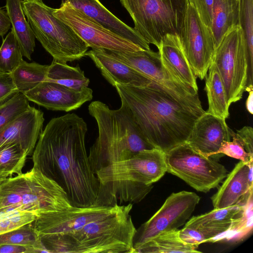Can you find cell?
Returning <instances> with one entry per match:
<instances>
[{"mask_svg": "<svg viewBox=\"0 0 253 253\" xmlns=\"http://www.w3.org/2000/svg\"><path fill=\"white\" fill-rule=\"evenodd\" d=\"M206 77L205 90L208 102L206 112L226 120L229 108L224 86L215 63L212 61Z\"/></svg>", "mask_w": 253, "mask_h": 253, "instance_id": "26", "label": "cell"}, {"mask_svg": "<svg viewBox=\"0 0 253 253\" xmlns=\"http://www.w3.org/2000/svg\"><path fill=\"white\" fill-rule=\"evenodd\" d=\"M103 50L178 96L192 102H201L198 92L178 81L163 63L159 51L151 49L135 52Z\"/></svg>", "mask_w": 253, "mask_h": 253, "instance_id": "14", "label": "cell"}, {"mask_svg": "<svg viewBox=\"0 0 253 253\" xmlns=\"http://www.w3.org/2000/svg\"><path fill=\"white\" fill-rule=\"evenodd\" d=\"M200 197L193 192L172 193L161 208L136 230L133 239L135 250L159 234L176 230L185 224L199 203Z\"/></svg>", "mask_w": 253, "mask_h": 253, "instance_id": "12", "label": "cell"}, {"mask_svg": "<svg viewBox=\"0 0 253 253\" xmlns=\"http://www.w3.org/2000/svg\"><path fill=\"white\" fill-rule=\"evenodd\" d=\"M88 110L98 129V137L88 155L95 174L103 167L154 148L145 139L124 103L119 109L113 110L106 104L95 101L89 104Z\"/></svg>", "mask_w": 253, "mask_h": 253, "instance_id": "4", "label": "cell"}, {"mask_svg": "<svg viewBox=\"0 0 253 253\" xmlns=\"http://www.w3.org/2000/svg\"><path fill=\"white\" fill-rule=\"evenodd\" d=\"M10 73H0V105L9 100L18 93Z\"/></svg>", "mask_w": 253, "mask_h": 253, "instance_id": "37", "label": "cell"}, {"mask_svg": "<svg viewBox=\"0 0 253 253\" xmlns=\"http://www.w3.org/2000/svg\"><path fill=\"white\" fill-rule=\"evenodd\" d=\"M129 203L115 213L90 222L79 230L65 234L72 253H135L136 232Z\"/></svg>", "mask_w": 253, "mask_h": 253, "instance_id": "6", "label": "cell"}, {"mask_svg": "<svg viewBox=\"0 0 253 253\" xmlns=\"http://www.w3.org/2000/svg\"><path fill=\"white\" fill-rule=\"evenodd\" d=\"M114 87L145 139L165 153L185 142L205 112L201 103L181 98L153 81L147 86Z\"/></svg>", "mask_w": 253, "mask_h": 253, "instance_id": "2", "label": "cell"}, {"mask_svg": "<svg viewBox=\"0 0 253 253\" xmlns=\"http://www.w3.org/2000/svg\"><path fill=\"white\" fill-rule=\"evenodd\" d=\"M179 233L183 242L196 248L202 243L209 242L208 238L203 233L193 228L184 226L179 230Z\"/></svg>", "mask_w": 253, "mask_h": 253, "instance_id": "39", "label": "cell"}, {"mask_svg": "<svg viewBox=\"0 0 253 253\" xmlns=\"http://www.w3.org/2000/svg\"><path fill=\"white\" fill-rule=\"evenodd\" d=\"M230 131L225 119L205 111L196 120L186 142L206 157H211L217 155L224 141L231 140Z\"/></svg>", "mask_w": 253, "mask_h": 253, "instance_id": "17", "label": "cell"}, {"mask_svg": "<svg viewBox=\"0 0 253 253\" xmlns=\"http://www.w3.org/2000/svg\"><path fill=\"white\" fill-rule=\"evenodd\" d=\"M84 119L74 113L52 118L39 135L33 167L56 182L72 206H94L100 183L89 164Z\"/></svg>", "mask_w": 253, "mask_h": 253, "instance_id": "1", "label": "cell"}, {"mask_svg": "<svg viewBox=\"0 0 253 253\" xmlns=\"http://www.w3.org/2000/svg\"><path fill=\"white\" fill-rule=\"evenodd\" d=\"M4 245H17L33 247L32 253H49L42 242L40 235L34 228L33 223L0 234V246Z\"/></svg>", "mask_w": 253, "mask_h": 253, "instance_id": "32", "label": "cell"}, {"mask_svg": "<svg viewBox=\"0 0 253 253\" xmlns=\"http://www.w3.org/2000/svg\"><path fill=\"white\" fill-rule=\"evenodd\" d=\"M92 92L88 87L77 90L44 81L23 93L29 101L48 110L69 112L90 101Z\"/></svg>", "mask_w": 253, "mask_h": 253, "instance_id": "16", "label": "cell"}, {"mask_svg": "<svg viewBox=\"0 0 253 253\" xmlns=\"http://www.w3.org/2000/svg\"><path fill=\"white\" fill-rule=\"evenodd\" d=\"M68 1L106 28L130 41L144 50L150 49L149 43L133 28L109 11L99 0H61Z\"/></svg>", "mask_w": 253, "mask_h": 253, "instance_id": "19", "label": "cell"}, {"mask_svg": "<svg viewBox=\"0 0 253 253\" xmlns=\"http://www.w3.org/2000/svg\"><path fill=\"white\" fill-rule=\"evenodd\" d=\"M11 26V23L6 11L0 8V37L5 35Z\"/></svg>", "mask_w": 253, "mask_h": 253, "instance_id": "41", "label": "cell"}, {"mask_svg": "<svg viewBox=\"0 0 253 253\" xmlns=\"http://www.w3.org/2000/svg\"><path fill=\"white\" fill-rule=\"evenodd\" d=\"M23 60L21 49L11 30L0 46V73H11Z\"/></svg>", "mask_w": 253, "mask_h": 253, "instance_id": "33", "label": "cell"}, {"mask_svg": "<svg viewBox=\"0 0 253 253\" xmlns=\"http://www.w3.org/2000/svg\"><path fill=\"white\" fill-rule=\"evenodd\" d=\"M158 51L163 63L183 84L198 92L197 77L184 54L177 35H167L162 40Z\"/></svg>", "mask_w": 253, "mask_h": 253, "instance_id": "22", "label": "cell"}, {"mask_svg": "<svg viewBox=\"0 0 253 253\" xmlns=\"http://www.w3.org/2000/svg\"><path fill=\"white\" fill-rule=\"evenodd\" d=\"M166 172L165 153L156 148L103 167L96 173L100 189L94 206L138 203Z\"/></svg>", "mask_w": 253, "mask_h": 253, "instance_id": "3", "label": "cell"}, {"mask_svg": "<svg viewBox=\"0 0 253 253\" xmlns=\"http://www.w3.org/2000/svg\"><path fill=\"white\" fill-rule=\"evenodd\" d=\"M44 81L77 90L87 87L89 83V79L85 76L84 71L79 66H70L67 63H61L54 60L49 65Z\"/></svg>", "mask_w": 253, "mask_h": 253, "instance_id": "29", "label": "cell"}, {"mask_svg": "<svg viewBox=\"0 0 253 253\" xmlns=\"http://www.w3.org/2000/svg\"><path fill=\"white\" fill-rule=\"evenodd\" d=\"M122 206H71L61 211L43 214L33 222L39 235L47 234H65L77 231L87 223L110 215Z\"/></svg>", "mask_w": 253, "mask_h": 253, "instance_id": "15", "label": "cell"}, {"mask_svg": "<svg viewBox=\"0 0 253 253\" xmlns=\"http://www.w3.org/2000/svg\"><path fill=\"white\" fill-rule=\"evenodd\" d=\"M32 247L17 245L0 246V253H31Z\"/></svg>", "mask_w": 253, "mask_h": 253, "instance_id": "40", "label": "cell"}, {"mask_svg": "<svg viewBox=\"0 0 253 253\" xmlns=\"http://www.w3.org/2000/svg\"><path fill=\"white\" fill-rule=\"evenodd\" d=\"M49 65L36 62L28 63L23 60L11 73L13 81L20 92L23 93L44 81Z\"/></svg>", "mask_w": 253, "mask_h": 253, "instance_id": "31", "label": "cell"}, {"mask_svg": "<svg viewBox=\"0 0 253 253\" xmlns=\"http://www.w3.org/2000/svg\"><path fill=\"white\" fill-rule=\"evenodd\" d=\"M85 56L93 61L102 76L113 86L116 84L143 86L152 82L129 66L110 56L103 49H92L86 51Z\"/></svg>", "mask_w": 253, "mask_h": 253, "instance_id": "20", "label": "cell"}, {"mask_svg": "<svg viewBox=\"0 0 253 253\" xmlns=\"http://www.w3.org/2000/svg\"><path fill=\"white\" fill-rule=\"evenodd\" d=\"M38 216L35 213L13 208L0 209V234L33 223Z\"/></svg>", "mask_w": 253, "mask_h": 253, "instance_id": "34", "label": "cell"}, {"mask_svg": "<svg viewBox=\"0 0 253 253\" xmlns=\"http://www.w3.org/2000/svg\"><path fill=\"white\" fill-rule=\"evenodd\" d=\"M29 154L18 143L0 147V186L13 175L22 173Z\"/></svg>", "mask_w": 253, "mask_h": 253, "instance_id": "30", "label": "cell"}, {"mask_svg": "<svg viewBox=\"0 0 253 253\" xmlns=\"http://www.w3.org/2000/svg\"><path fill=\"white\" fill-rule=\"evenodd\" d=\"M249 93L248 97L246 102V106L248 112L251 114H253V91L251 90L248 92Z\"/></svg>", "mask_w": 253, "mask_h": 253, "instance_id": "42", "label": "cell"}, {"mask_svg": "<svg viewBox=\"0 0 253 253\" xmlns=\"http://www.w3.org/2000/svg\"><path fill=\"white\" fill-rule=\"evenodd\" d=\"M239 26L245 42L248 58L246 91L253 89V0H239Z\"/></svg>", "mask_w": 253, "mask_h": 253, "instance_id": "28", "label": "cell"}, {"mask_svg": "<svg viewBox=\"0 0 253 253\" xmlns=\"http://www.w3.org/2000/svg\"><path fill=\"white\" fill-rule=\"evenodd\" d=\"M30 106L29 101L22 92L0 105V131L24 112Z\"/></svg>", "mask_w": 253, "mask_h": 253, "instance_id": "35", "label": "cell"}, {"mask_svg": "<svg viewBox=\"0 0 253 253\" xmlns=\"http://www.w3.org/2000/svg\"><path fill=\"white\" fill-rule=\"evenodd\" d=\"M22 0H6L5 8L23 56L31 60L35 47V37L24 14Z\"/></svg>", "mask_w": 253, "mask_h": 253, "instance_id": "24", "label": "cell"}, {"mask_svg": "<svg viewBox=\"0 0 253 253\" xmlns=\"http://www.w3.org/2000/svg\"><path fill=\"white\" fill-rule=\"evenodd\" d=\"M248 163L240 161L227 174L217 191L211 198L214 209L240 205L245 197L253 194V186L248 180Z\"/></svg>", "mask_w": 253, "mask_h": 253, "instance_id": "21", "label": "cell"}, {"mask_svg": "<svg viewBox=\"0 0 253 253\" xmlns=\"http://www.w3.org/2000/svg\"><path fill=\"white\" fill-rule=\"evenodd\" d=\"M71 206L64 190L35 167L8 178L0 186V209H18L39 217Z\"/></svg>", "mask_w": 253, "mask_h": 253, "instance_id": "5", "label": "cell"}, {"mask_svg": "<svg viewBox=\"0 0 253 253\" xmlns=\"http://www.w3.org/2000/svg\"><path fill=\"white\" fill-rule=\"evenodd\" d=\"M180 40L194 73L201 80H204L213 61L215 46L211 29L188 2Z\"/></svg>", "mask_w": 253, "mask_h": 253, "instance_id": "13", "label": "cell"}, {"mask_svg": "<svg viewBox=\"0 0 253 253\" xmlns=\"http://www.w3.org/2000/svg\"><path fill=\"white\" fill-rule=\"evenodd\" d=\"M213 61L220 75L230 106L242 98L248 82V58L239 25L224 36L215 50Z\"/></svg>", "mask_w": 253, "mask_h": 253, "instance_id": "10", "label": "cell"}, {"mask_svg": "<svg viewBox=\"0 0 253 253\" xmlns=\"http://www.w3.org/2000/svg\"><path fill=\"white\" fill-rule=\"evenodd\" d=\"M230 134L231 140L224 141L216 155L222 154L246 163L253 159V154L239 133L231 129Z\"/></svg>", "mask_w": 253, "mask_h": 253, "instance_id": "36", "label": "cell"}, {"mask_svg": "<svg viewBox=\"0 0 253 253\" xmlns=\"http://www.w3.org/2000/svg\"><path fill=\"white\" fill-rule=\"evenodd\" d=\"M53 14L68 25L93 49L135 52L144 50L130 41L106 28L68 1L61 3Z\"/></svg>", "mask_w": 253, "mask_h": 253, "instance_id": "11", "label": "cell"}, {"mask_svg": "<svg viewBox=\"0 0 253 253\" xmlns=\"http://www.w3.org/2000/svg\"><path fill=\"white\" fill-rule=\"evenodd\" d=\"M21 4L35 39L54 60L67 63L85 56L88 45L68 25L53 15L54 8L42 0H22Z\"/></svg>", "mask_w": 253, "mask_h": 253, "instance_id": "7", "label": "cell"}, {"mask_svg": "<svg viewBox=\"0 0 253 253\" xmlns=\"http://www.w3.org/2000/svg\"><path fill=\"white\" fill-rule=\"evenodd\" d=\"M129 14L133 28L158 48L167 35L179 37L188 0H120Z\"/></svg>", "mask_w": 253, "mask_h": 253, "instance_id": "8", "label": "cell"}, {"mask_svg": "<svg viewBox=\"0 0 253 253\" xmlns=\"http://www.w3.org/2000/svg\"><path fill=\"white\" fill-rule=\"evenodd\" d=\"M167 172L200 192L217 187L227 170L218 162L198 152L186 142L165 153Z\"/></svg>", "mask_w": 253, "mask_h": 253, "instance_id": "9", "label": "cell"}, {"mask_svg": "<svg viewBox=\"0 0 253 253\" xmlns=\"http://www.w3.org/2000/svg\"><path fill=\"white\" fill-rule=\"evenodd\" d=\"M214 0H188L204 24L211 29Z\"/></svg>", "mask_w": 253, "mask_h": 253, "instance_id": "38", "label": "cell"}, {"mask_svg": "<svg viewBox=\"0 0 253 253\" xmlns=\"http://www.w3.org/2000/svg\"><path fill=\"white\" fill-rule=\"evenodd\" d=\"M238 25L239 0H214L211 30L215 49L226 34Z\"/></svg>", "mask_w": 253, "mask_h": 253, "instance_id": "25", "label": "cell"}, {"mask_svg": "<svg viewBox=\"0 0 253 253\" xmlns=\"http://www.w3.org/2000/svg\"><path fill=\"white\" fill-rule=\"evenodd\" d=\"M197 249L183 242L176 229L159 234L138 247L135 253H201Z\"/></svg>", "mask_w": 253, "mask_h": 253, "instance_id": "27", "label": "cell"}, {"mask_svg": "<svg viewBox=\"0 0 253 253\" xmlns=\"http://www.w3.org/2000/svg\"><path fill=\"white\" fill-rule=\"evenodd\" d=\"M245 206L236 204L225 208L214 209L209 212L193 216L184 226L198 230L210 242L219 235L229 231L234 221L243 214Z\"/></svg>", "mask_w": 253, "mask_h": 253, "instance_id": "23", "label": "cell"}, {"mask_svg": "<svg viewBox=\"0 0 253 253\" xmlns=\"http://www.w3.org/2000/svg\"><path fill=\"white\" fill-rule=\"evenodd\" d=\"M44 121L43 112L30 106L0 131V147L16 143L31 156Z\"/></svg>", "mask_w": 253, "mask_h": 253, "instance_id": "18", "label": "cell"}]
</instances>
